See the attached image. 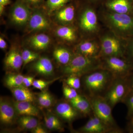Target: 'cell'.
I'll return each mask as SVG.
<instances>
[{
    "label": "cell",
    "mask_w": 133,
    "mask_h": 133,
    "mask_svg": "<svg viewBox=\"0 0 133 133\" xmlns=\"http://www.w3.org/2000/svg\"><path fill=\"white\" fill-rule=\"evenodd\" d=\"M114 77L105 69L99 68L85 74L81 77L84 94L88 97L104 96L111 85Z\"/></svg>",
    "instance_id": "obj_1"
},
{
    "label": "cell",
    "mask_w": 133,
    "mask_h": 133,
    "mask_svg": "<svg viewBox=\"0 0 133 133\" xmlns=\"http://www.w3.org/2000/svg\"><path fill=\"white\" fill-rule=\"evenodd\" d=\"M101 67L99 58L88 57L75 53L70 62L63 66L62 72L66 77L75 76L81 77Z\"/></svg>",
    "instance_id": "obj_2"
},
{
    "label": "cell",
    "mask_w": 133,
    "mask_h": 133,
    "mask_svg": "<svg viewBox=\"0 0 133 133\" xmlns=\"http://www.w3.org/2000/svg\"><path fill=\"white\" fill-rule=\"evenodd\" d=\"M88 98L94 115L108 127L118 130L121 133L124 132V130L117 125L112 114V108L104 97L97 96Z\"/></svg>",
    "instance_id": "obj_3"
},
{
    "label": "cell",
    "mask_w": 133,
    "mask_h": 133,
    "mask_svg": "<svg viewBox=\"0 0 133 133\" xmlns=\"http://www.w3.org/2000/svg\"><path fill=\"white\" fill-rule=\"evenodd\" d=\"M106 21L109 27L118 35L125 38L133 37V15L108 13Z\"/></svg>",
    "instance_id": "obj_4"
},
{
    "label": "cell",
    "mask_w": 133,
    "mask_h": 133,
    "mask_svg": "<svg viewBox=\"0 0 133 133\" xmlns=\"http://www.w3.org/2000/svg\"><path fill=\"white\" fill-rule=\"evenodd\" d=\"M99 58L101 68L110 72L114 77H127L133 71V65L124 57L108 56Z\"/></svg>",
    "instance_id": "obj_5"
},
{
    "label": "cell",
    "mask_w": 133,
    "mask_h": 133,
    "mask_svg": "<svg viewBox=\"0 0 133 133\" xmlns=\"http://www.w3.org/2000/svg\"><path fill=\"white\" fill-rule=\"evenodd\" d=\"M130 90L127 77H115L103 97L113 109L123 102Z\"/></svg>",
    "instance_id": "obj_6"
},
{
    "label": "cell",
    "mask_w": 133,
    "mask_h": 133,
    "mask_svg": "<svg viewBox=\"0 0 133 133\" xmlns=\"http://www.w3.org/2000/svg\"><path fill=\"white\" fill-rule=\"evenodd\" d=\"M31 15V10L28 6L24 2L18 1L11 10L10 19L16 25L22 26L28 23Z\"/></svg>",
    "instance_id": "obj_7"
},
{
    "label": "cell",
    "mask_w": 133,
    "mask_h": 133,
    "mask_svg": "<svg viewBox=\"0 0 133 133\" xmlns=\"http://www.w3.org/2000/svg\"><path fill=\"white\" fill-rule=\"evenodd\" d=\"M56 112L61 118L69 123L81 115L68 100L58 103L56 107Z\"/></svg>",
    "instance_id": "obj_8"
},
{
    "label": "cell",
    "mask_w": 133,
    "mask_h": 133,
    "mask_svg": "<svg viewBox=\"0 0 133 133\" xmlns=\"http://www.w3.org/2000/svg\"><path fill=\"white\" fill-rule=\"evenodd\" d=\"M16 112L14 104L6 100L1 99L0 121L5 125H10L15 121Z\"/></svg>",
    "instance_id": "obj_9"
},
{
    "label": "cell",
    "mask_w": 133,
    "mask_h": 133,
    "mask_svg": "<svg viewBox=\"0 0 133 133\" xmlns=\"http://www.w3.org/2000/svg\"><path fill=\"white\" fill-rule=\"evenodd\" d=\"M4 63L6 68L10 71H18L23 65L22 53L16 48H12L7 54Z\"/></svg>",
    "instance_id": "obj_10"
},
{
    "label": "cell",
    "mask_w": 133,
    "mask_h": 133,
    "mask_svg": "<svg viewBox=\"0 0 133 133\" xmlns=\"http://www.w3.org/2000/svg\"><path fill=\"white\" fill-rule=\"evenodd\" d=\"M80 26L87 32L96 31L98 27L97 17L93 10L87 9L83 12L80 17Z\"/></svg>",
    "instance_id": "obj_11"
},
{
    "label": "cell",
    "mask_w": 133,
    "mask_h": 133,
    "mask_svg": "<svg viewBox=\"0 0 133 133\" xmlns=\"http://www.w3.org/2000/svg\"><path fill=\"white\" fill-rule=\"evenodd\" d=\"M68 101L82 115L90 116L93 114L90 100L86 95L79 94L76 97Z\"/></svg>",
    "instance_id": "obj_12"
},
{
    "label": "cell",
    "mask_w": 133,
    "mask_h": 133,
    "mask_svg": "<svg viewBox=\"0 0 133 133\" xmlns=\"http://www.w3.org/2000/svg\"><path fill=\"white\" fill-rule=\"evenodd\" d=\"M28 22L29 29L31 31L48 29L50 26L48 19L39 12H35L32 14Z\"/></svg>",
    "instance_id": "obj_13"
},
{
    "label": "cell",
    "mask_w": 133,
    "mask_h": 133,
    "mask_svg": "<svg viewBox=\"0 0 133 133\" xmlns=\"http://www.w3.org/2000/svg\"><path fill=\"white\" fill-rule=\"evenodd\" d=\"M33 70L37 74L44 77H49L54 74V67L49 58L42 57L38 58L33 65Z\"/></svg>",
    "instance_id": "obj_14"
},
{
    "label": "cell",
    "mask_w": 133,
    "mask_h": 133,
    "mask_svg": "<svg viewBox=\"0 0 133 133\" xmlns=\"http://www.w3.org/2000/svg\"><path fill=\"white\" fill-rule=\"evenodd\" d=\"M17 114L20 116L27 115L38 117L40 115L39 109L32 102L16 101L13 103Z\"/></svg>",
    "instance_id": "obj_15"
},
{
    "label": "cell",
    "mask_w": 133,
    "mask_h": 133,
    "mask_svg": "<svg viewBox=\"0 0 133 133\" xmlns=\"http://www.w3.org/2000/svg\"><path fill=\"white\" fill-rule=\"evenodd\" d=\"M107 6L114 13L133 15V6L129 0H112Z\"/></svg>",
    "instance_id": "obj_16"
},
{
    "label": "cell",
    "mask_w": 133,
    "mask_h": 133,
    "mask_svg": "<svg viewBox=\"0 0 133 133\" xmlns=\"http://www.w3.org/2000/svg\"><path fill=\"white\" fill-rule=\"evenodd\" d=\"M77 52L85 56L98 58L100 47L97 44L91 41H84L80 43L77 48Z\"/></svg>",
    "instance_id": "obj_17"
},
{
    "label": "cell",
    "mask_w": 133,
    "mask_h": 133,
    "mask_svg": "<svg viewBox=\"0 0 133 133\" xmlns=\"http://www.w3.org/2000/svg\"><path fill=\"white\" fill-rule=\"evenodd\" d=\"M10 90L17 101H27L32 103L35 100V98L33 93L29 90L28 87L24 85L10 88Z\"/></svg>",
    "instance_id": "obj_18"
},
{
    "label": "cell",
    "mask_w": 133,
    "mask_h": 133,
    "mask_svg": "<svg viewBox=\"0 0 133 133\" xmlns=\"http://www.w3.org/2000/svg\"><path fill=\"white\" fill-rule=\"evenodd\" d=\"M29 42L34 49L37 50H43L46 49L49 45L50 38L45 34H37L30 37Z\"/></svg>",
    "instance_id": "obj_19"
},
{
    "label": "cell",
    "mask_w": 133,
    "mask_h": 133,
    "mask_svg": "<svg viewBox=\"0 0 133 133\" xmlns=\"http://www.w3.org/2000/svg\"><path fill=\"white\" fill-rule=\"evenodd\" d=\"M74 54L66 48H58L54 51L53 56L59 64L64 66L70 62Z\"/></svg>",
    "instance_id": "obj_20"
},
{
    "label": "cell",
    "mask_w": 133,
    "mask_h": 133,
    "mask_svg": "<svg viewBox=\"0 0 133 133\" xmlns=\"http://www.w3.org/2000/svg\"><path fill=\"white\" fill-rule=\"evenodd\" d=\"M75 15V9L73 6H69L59 10L56 15L59 21L65 23L71 22Z\"/></svg>",
    "instance_id": "obj_21"
},
{
    "label": "cell",
    "mask_w": 133,
    "mask_h": 133,
    "mask_svg": "<svg viewBox=\"0 0 133 133\" xmlns=\"http://www.w3.org/2000/svg\"><path fill=\"white\" fill-rule=\"evenodd\" d=\"M57 35L63 40L69 42L75 41L76 32L72 28L68 26H61L57 29Z\"/></svg>",
    "instance_id": "obj_22"
},
{
    "label": "cell",
    "mask_w": 133,
    "mask_h": 133,
    "mask_svg": "<svg viewBox=\"0 0 133 133\" xmlns=\"http://www.w3.org/2000/svg\"><path fill=\"white\" fill-rule=\"evenodd\" d=\"M24 76L22 74L10 73L5 77V85L10 88L18 87L23 85Z\"/></svg>",
    "instance_id": "obj_23"
},
{
    "label": "cell",
    "mask_w": 133,
    "mask_h": 133,
    "mask_svg": "<svg viewBox=\"0 0 133 133\" xmlns=\"http://www.w3.org/2000/svg\"><path fill=\"white\" fill-rule=\"evenodd\" d=\"M18 122L22 128L28 130H32L38 125L37 119L32 116H21L18 119Z\"/></svg>",
    "instance_id": "obj_24"
},
{
    "label": "cell",
    "mask_w": 133,
    "mask_h": 133,
    "mask_svg": "<svg viewBox=\"0 0 133 133\" xmlns=\"http://www.w3.org/2000/svg\"><path fill=\"white\" fill-rule=\"evenodd\" d=\"M45 126L50 130H61L62 125L61 122L56 116L49 115L44 116Z\"/></svg>",
    "instance_id": "obj_25"
},
{
    "label": "cell",
    "mask_w": 133,
    "mask_h": 133,
    "mask_svg": "<svg viewBox=\"0 0 133 133\" xmlns=\"http://www.w3.org/2000/svg\"><path fill=\"white\" fill-rule=\"evenodd\" d=\"M37 99L39 105L45 108L50 107L53 103V98L52 96L46 91L40 93L38 94Z\"/></svg>",
    "instance_id": "obj_26"
},
{
    "label": "cell",
    "mask_w": 133,
    "mask_h": 133,
    "mask_svg": "<svg viewBox=\"0 0 133 133\" xmlns=\"http://www.w3.org/2000/svg\"><path fill=\"white\" fill-rule=\"evenodd\" d=\"M122 103L125 105L127 109V118L128 120L133 118V91L130 90Z\"/></svg>",
    "instance_id": "obj_27"
},
{
    "label": "cell",
    "mask_w": 133,
    "mask_h": 133,
    "mask_svg": "<svg viewBox=\"0 0 133 133\" xmlns=\"http://www.w3.org/2000/svg\"><path fill=\"white\" fill-rule=\"evenodd\" d=\"M121 46L122 45L120 43L115 37L111 36H107L103 37L102 39L100 50L106 48Z\"/></svg>",
    "instance_id": "obj_28"
},
{
    "label": "cell",
    "mask_w": 133,
    "mask_h": 133,
    "mask_svg": "<svg viewBox=\"0 0 133 133\" xmlns=\"http://www.w3.org/2000/svg\"><path fill=\"white\" fill-rule=\"evenodd\" d=\"M22 56L24 66L29 63L38 59V55L37 53L26 49L22 52Z\"/></svg>",
    "instance_id": "obj_29"
},
{
    "label": "cell",
    "mask_w": 133,
    "mask_h": 133,
    "mask_svg": "<svg viewBox=\"0 0 133 133\" xmlns=\"http://www.w3.org/2000/svg\"><path fill=\"white\" fill-rule=\"evenodd\" d=\"M81 77L78 76H71L66 77L65 83L70 87L76 90H79L81 87Z\"/></svg>",
    "instance_id": "obj_30"
},
{
    "label": "cell",
    "mask_w": 133,
    "mask_h": 133,
    "mask_svg": "<svg viewBox=\"0 0 133 133\" xmlns=\"http://www.w3.org/2000/svg\"><path fill=\"white\" fill-rule=\"evenodd\" d=\"M129 38L130 40L125 48L124 58L133 66V37Z\"/></svg>",
    "instance_id": "obj_31"
},
{
    "label": "cell",
    "mask_w": 133,
    "mask_h": 133,
    "mask_svg": "<svg viewBox=\"0 0 133 133\" xmlns=\"http://www.w3.org/2000/svg\"><path fill=\"white\" fill-rule=\"evenodd\" d=\"M69 0H48L47 5L50 12L58 9L64 6Z\"/></svg>",
    "instance_id": "obj_32"
},
{
    "label": "cell",
    "mask_w": 133,
    "mask_h": 133,
    "mask_svg": "<svg viewBox=\"0 0 133 133\" xmlns=\"http://www.w3.org/2000/svg\"><path fill=\"white\" fill-rule=\"evenodd\" d=\"M65 85L63 87V93L65 98L67 100L73 99L79 95L77 90L70 87L65 83Z\"/></svg>",
    "instance_id": "obj_33"
},
{
    "label": "cell",
    "mask_w": 133,
    "mask_h": 133,
    "mask_svg": "<svg viewBox=\"0 0 133 133\" xmlns=\"http://www.w3.org/2000/svg\"><path fill=\"white\" fill-rule=\"evenodd\" d=\"M58 78H57L55 79H53V80L49 81H44V80H41V79L35 80L33 81L32 86L34 88L38 89V90H43L47 87L49 85L51 84Z\"/></svg>",
    "instance_id": "obj_34"
},
{
    "label": "cell",
    "mask_w": 133,
    "mask_h": 133,
    "mask_svg": "<svg viewBox=\"0 0 133 133\" xmlns=\"http://www.w3.org/2000/svg\"><path fill=\"white\" fill-rule=\"evenodd\" d=\"M34 80V77L32 76L24 77L23 79V85L25 87H29L32 85Z\"/></svg>",
    "instance_id": "obj_35"
},
{
    "label": "cell",
    "mask_w": 133,
    "mask_h": 133,
    "mask_svg": "<svg viewBox=\"0 0 133 133\" xmlns=\"http://www.w3.org/2000/svg\"><path fill=\"white\" fill-rule=\"evenodd\" d=\"M32 132L34 133H47V131L45 130V129L43 128L42 126L37 125L32 130Z\"/></svg>",
    "instance_id": "obj_36"
},
{
    "label": "cell",
    "mask_w": 133,
    "mask_h": 133,
    "mask_svg": "<svg viewBox=\"0 0 133 133\" xmlns=\"http://www.w3.org/2000/svg\"><path fill=\"white\" fill-rule=\"evenodd\" d=\"M127 79L130 90L133 91V71L127 77Z\"/></svg>",
    "instance_id": "obj_37"
},
{
    "label": "cell",
    "mask_w": 133,
    "mask_h": 133,
    "mask_svg": "<svg viewBox=\"0 0 133 133\" xmlns=\"http://www.w3.org/2000/svg\"><path fill=\"white\" fill-rule=\"evenodd\" d=\"M127 129L129 132L133 133V118L128 120Z\"/></svg>",
    "instance_id": "obj_38"
},
{
    "label": "cell",
    "mask_w": 133,
    "mask_h": 133,
    "mask_svg": "<svg viewBox=\"0 0 133 133\" xmlns=\"http://www.w3.org/2000/svg\"><path fill=\"white\" fill-rule=\"evenodd\" d=\"M7 48V43L4 38L2 37H0V48L2 50H5Z\"/></svg>",
    "instance_id": "obj_39"
},
{
    "label": "cell",
    "mask_w": 133,
    "mask_h": 133,
    "mask_svg": "<svg viewBox=\"0 0 133 133\" xmlns=\"http://www.w3.org/2000/svg\"><path fill=\"white\" fill-rule=\"evenodd\" d=\"M26 1L29 3L33 4V5L37 4L41 2L40 0H26Z\"/></svg>",
    "instance_id": "obj_40"
},
{
    "label": "cell",
    "mask_w": 133,
    "mask_h": 133,
    "mask_svg": "<svg viewBox=\"0 0 133 133\" xmlns=\"http://www.w3.org/2000/svg\"><path fill=\"white\" fill-rule=\"evenodd\" d=\"M4 6L0 5V13H1V15L2 14L3 9H4Z\"/></svg>",
    "instance_id": "obj_41"
},
{
    "label": "cell",
    "mask_w": 133,
    "mask_h": 133,
    "mask_svg": "<svg viewBox=\"0 0 133 133\" xmlns=\"http://www.w3.org/2000/svg\"><path fill=\"white\" fill-rule=\"evenodd\" d=\"M5 2V5H7L8 4H9L10 0H3Z\"/></svg>",
    "instance_id": "obj_42"
}]
</instances>
